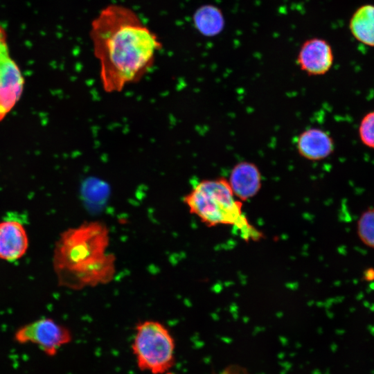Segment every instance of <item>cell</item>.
<instances>
[{
  "mask_svg": "<svg viewBox=\"0 0 374 374\" xmlns=\"http://www.w3.org/2000/svg\"><path fill=\"white\" fill-rule=\"evenodd\" d=\"M93 54L107 93L123 91L140 80L152 66L162 44L131 8L105 6L91 21Z\"/></svg>",
  "mask_w": 374,
  "mask_h": 374,
  "instance_id": "6da1fadb",
  "label": "cell"
},
{
  "mask_svg": "<svg viewBox=\"0 0 374 374\" xmlns=\"http://www.w3.org/2000/svg\"><path fill=\"white\" fill-rule=\"evenodd\" d=\"M109 244V229L100 221L84 222L61 233L53 255L59 285L79 290L109 283L116 271Z\"/></svg>",
  "mask_w": 374,
  "mask_h": 374,
  "instance_id": "7a4b0ae2",
  "label": "cell"
},
{
  "mask_svg": "<svg viewBox=\"0 0 374 374\" xmlns=\"http://www.w3.org/2000/svg\"><path fill=\"white\" fill-rule=\"evenodd\" d=\"M183 202L190 214L208 226L231 225L244 240H257L261 233L252 226L242 211V202L223 177L202 179L186 194Z\"/></svg>",
  "mask_w": 374,
  "mask_h": 374,
  "instance_id": "3957f363",
  "label": "cell"
},
{
  "mask_svg": "<svg viewBox=\"0 0 374 374\" xmlns=\"http://www.w3.org/2000/svg\"><path fill=\"white\" fill-rule=\"evenodd\" d=\"M176 344L163 323L146 319L134 328L131 350L138 368L150 374H166L175 364Z\"/></svg>",
  "mask_w": 374,
  "mask_h": 374,
  "instance_id": "277c9868",
  "label": "cell"
},
{
  "mask_svg": "<svg viewBox=\"0 0 374 374\" xmlns=\"http://www.w3.org/2000/svg\"><path fill=\"white\" fill-rule=\"evenodd\" d=\"M13 338L20 344H34L47 356L53 357L72 341L73 337L65 326L51 318L44 317L19 328Z\"/></svg>",
  "mask_w": 374,
  "mask_h": 374,
  "instance_id": "5b68a950",
  "label": "cell"
},
{
  "mask_svg": "<svg viewBox=\"0 0 374 374\" xmlns=\"http://www.w3.org/2000/svg\"><path fill=\"white\" fill-rule=\"evenodd\" d=\"M24 87L23 75L10 55L5 33L0 27V122L19 102Z\"/></svg>",
  "mask_w": 374,
  "mask_h": 374,
  "instance_id": "8992f818",
  "label": "cell"
},
{
  "mask_svg": "<svg viewBox=\"0 0 374 374\" xmlns=\"http://www.w3.org/2000/svg\"><path fill=\"white\" fill-rule=\"evenodd\" d=\"M334 55L330 44L321 38L306 40L301 46L296 62L309 75H322L331 69Z\"/></svg>",
  "mask_w": 374,
  "mask_h": 374,
  "instance_id": "52a82bcc",
  "label": "cell"
},
{
  "mask_svg": "<svg viewBox=\"0 0 374 374\" xmlns=\"http://www.w3.org/2000/svg\"><path fill=\"white\" fill-rule=\"evenodd\" d=\"M29 245L27 231L22 223L8 219L0 222V259L14 262L22 258Z\"/></svg>",
  "mask_w": 374,
  "mask_h": 374,
  "instance_id": "ba28073f",
  "label": "cell"
},
{
  "mask_svg": "<svg viewBox=\"0 0 374 374\" xmlns=\"http://www.w3.org/2000/svg\"><path fill=\"white\" fill-rule=\"evenodd\" d=\"M227 180L234 195L241 202L253 197L262 186L259 168L255 163L247 161L236 163L231 169Z\"/></svg>",
  "mask_w": 374,
  "mask_h": 374,
  "instance_id": "9c48e42d",
  "label": "cell"
},
{
  "mask_svg": "<svg viewBox=\"0 0 374 374\" xmlns=\"http://www.w3.org/2000/svg\"><path fill=\"white\" fill-rule=\"evenodd\" d=\"M296 147L299 155L304 159L320 161L332 154L335 143L327 132L318 127H311L299 135Z\"/></svg>",
  "mask_w": 374,
  "mask_h": 374,
  "instance_id": "30bf717a",
  "label": "cell"
},
{
  "mask_svg": "<svg viewBox=\"0 0 374 374\" xmlns=\"http://www.w3.org/2000/svg\"><path fill=\"white\" fill-rule=\"evenodd\" d=\"M349 29L357 41L374 47V5L359 7L350 19Z\"/></svg>",
  "mask_w": 374,
  "mask_h": 374,
  "instance_id": "8fae6325",
  "label": "cell"
},
{
  "mask_svg": "<svg viewBox=\"0 0 374 374\" xmlns=\"http://www.w3.org/2000/svg\"><path fill=\"white\" fill-rule=\"evenodd\" d=\"M195 27L206 36L219 33L223 27L224 19L221 11L211 5L199 8L193 15Z\"/></svg>",
  "mask_w": 374,
  "mask_h": 374,
  "instance_id": "7c38bea8",
  "label": "cell"
},
{
  "mask_svg": "<svg viewBox=\"0 0 374 374\" xmlns=\"http://www.w3.org/2000/svg\"><path fill=\"white\" fill-rule=\"evenodd\" d=\"M357 233L364 245L374 249V206L367 208L359 216Z\"/></svg>",
  "mask_w": 374,
  "mask_h": 374,
  "instance_id": "4fadbf2b",
  "label": "cell"
},
{
  "mask_svg": "<svg viewBox=\"0 0 374 374\" xmlns=\"http://www.w3.org/2000/svg\"><path fill=\"white\" fill-rule=\"evenodd\" d=\"M358 133L362 143L374 149V111L367 113L361 120Z\"/></svg>",
  "mask_w": 374,
  "mask_h": 374,
  "instance_id": "5bb4252c",
  "label": "cell"
},
{
  "mask_svg": "<svg viewBox=\"0 0 374 374\" xmlns=\"http://www.w3.org/2000/svg\"><path fill=\"white\" fill-rule=\"evenodd\" d=\"M364 279L367 282L374 280V268L369 267L366 269L363 274Z\"/></svg>",
  "mask_w": 374,
  "mask_h": 374,
  "instance_id": "9a60e30c",
  "label": "cell"
},
{
  "mask_svg": "<svg viewBox=\"0 0 374 374\" xmlns=\"http://www.w3.org/2000/svg\"><path fill=\"white\" fill-rule=\"evenodd\" d=\"M221 374H244V372L243 371L242 372L240 371H237L234 369V368L233 367L231 368L229 367Z\"/></svg>",
  "mask_w": 374,
  "mask_h": 374,
  "instance_id": "2e32d148",
  "label": "cell"
}]
</instances>
